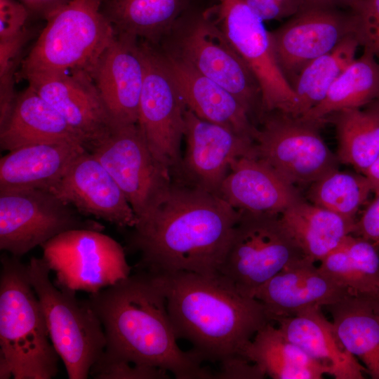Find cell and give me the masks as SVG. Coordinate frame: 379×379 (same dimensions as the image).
<instances>
[{
	"label": "cell",
	"instance_id": "cell-1",
	"mask_svg": "<svg viewBox=\"0 0 379 379\" xmlns=\"http://www.w3.org/2000/svg\"><path fill=\"white\" fill-rule=\"evenodd\" d=\"M240 214L221 197L173 180L131 228L128 246L140 255L135 270L219 273Z\"/></svg>",
	"mask_w": 379,
	"mask_h": 379
},
{
	"label": "cell",
	"instance_id": "cell-2",
	"mask_svg": "<svg viewBox=\"0 0 379 379\" xmlns=\"http://www.w3.org/2000/svg\"><path fill=\"white\" fill-rule=\"evenodd\" d=\"M106 338L101 355L161 368L178 379L215 378L191 351L182 350L165 296L150 274L135 270L117 283L89 293Z\"/></svg>",
	"mask_w": 379,
	"mask_h": 379
},
{
	"label": "cell",
	"instance_id": "cell-3",
	"mask_svg": "<svg viewBox=\"0 0 379 379\" xmlns=\"http://www.w3.org/2000/svg\"><path fill=\"white\" fill-rule=\"evenodd\" d=\"M150 274L165 296L178 339L190 342L202 362L222 365L244 357L255 333L272 322L261 302L220 272Z\"/></svg>",
	"mask_w": 379,
	"mask_h": 379
},
{
	"label": "cell",
	"instance_id": "cell-4",
	"mask_svg": "<svg viewBox=\"0 0 379 379\" xmlns=\"http://www.w3.org/2000/svg\"><path fill=\"white\" fill-rule=\"evenodd\" d=\"M0 260V379L54 378L60 357L27 265L7 253Z\"/></svg>",
	"mask_w": 379,
	"mask_h": 379
},
{
	"label": "cell",
	"instance_id": "cell-5",
	"mask_svg": "<svg viewBox=\"0 0 379 379\" xmlns=\"http://www.w3.org/2000/svg\"><path fill=\"white\" fill-rule=\"evenodd\" d=\"M211 6L196 2L157 46L233 94L258 126L263 114L260 85L216 23Z\"/></svg>",
	"mask_w": 379,
	"mask_h": 379
},
{
	"label": "cell",
	"instance_id": "cell-6",
	"mask_svg": "<svg viewBox=\"0 0 379 379\" xmlns=\"http://www.w3.org/2000/svg\"><path fill=\"white\" fill-rule=\"evenodd\" d=\"M102 0H71L47 23L17 77L33 74L91 73L103 51L115 36L102 12Z\"/></svg>",
	"mask_w": 379,
	"mask_h": 379
},
{
	"label": "cell",
	"instance_id": "cell-7",
	"mask_svg": "<svg viewBox=\"0 0 379 379\" xmlns=\"http://www.w3.org/2000/svg\"><path fill=\"white\" fill-rule=\"evenodd\" d=\"M27 265L51 340L68 378H88L106 345L99 317L88 299L79 300L76 291L51 281V270L42 258L32 257Z\"/></svg>",
	"mask_w": 379,
	"mask_h": 379
},
{
	"label": "cell",
	"instance_id": "cell-8",
	"mask_svg": "<svg viewBox=\"0 0 379 379\" xmlns=\"http://www.w3.org/2000/svg\"><path fill=\"white\" fill-rule=\"evenodd\" d=\"M240 213L220 273L254 297L261 286L304 255L279 214Z\"/></svg>",
	"mask_w": 379,
	"mask_h": 379
},
{
	"label": "cell",
	"instance_id": "cell-9",
	"mask_svg": "<svg viewBox=\"0 0 379 379\" xmlns=\"http://www.w3.org/2000/svg\"><path fill=\"white\" fill-rule=\"evenodd\" d=\"M259 124L254 140L257 158L289 183L311 185L337 169V156L319 133L321 124L272 111L263 114Z\"/></svg>",
	"mask_w": 379,
	"mask_h": 379
},
{
	"label": "cell",
	"instance_id": "cell-10",
	"mask_svg": "<svg viewBox=\"0 0 379 379\" xmlns=\"http://www.w3.org/2000/svg\"><path fill=\"white\" fill-rule=\"evenodd\" d=\"M138 45L145 72L137 124L154 157L178 181L186 106L157 46L141 40Z\"/></svg>",
	"mask_w": 379,
	"mask_h": 379
},
{
	"label": "cell",
	"instance_id": "cell-11",
	"mask_svg": "<svg viewBox=\"0 0 379 379\" xmlns=\"http://www.w3.org/2000/svg\"><path fill=\"white\" fill-rule=\"evenodd\" d=\"M82 215L49 190L0 191V249L20 258L69 230L102 231Z\"/></svg>",
	"mask_w": 379,
	"mask_h": 379
},
{
	"label": "cell",
	"instance_id": "cell-12",
	"mask_svg": "<svg viewBox=\"0 0 379 379\" xmlns=\"http://www.w3.org/2000/svg\"><path fill=\"white\" fill-rule=\"evenodd\" d=\"M41 246L55 284L76 291L95 293L131 274L124 248L99 230H69Z\"/></svg>",
	"mask_w": 379,
	"mask_h": 379
},
{
	"label": "cell",
	"instance_id": "cell-13",
	"mask_svg": "<svg viewBox=\"0 0 379 379\" xmlns=\"http://www.w3.org/2000/svg\"><path fill=\"white\" fill-rule=\"evenodd\" d=\"M214 2L211 8L216 23L260 85L263 114L281 111L292 114L296 95L278 65L264 21L244 0Z\"/></svg>",
	"mask_w": 379,
	"mask_h": 379
},
{
	"label": "cell",
	"instance_id": "cell-14",
	"mask_svg": "<svg viewBox=\"0 0 379 379\" xmlns=\"http://www.w3.org/2000/svg\"><path fill=\"white\" fill-rule=\"evenodd\" d=\"M124 193L136 218L155 208L173 179L156 160L138 124L114 127L90 151Z\"/></svg>",
	"mask_w": 379,
	"mask_h": 379
},
{
	"label": "cell",
	"instance_id": "cell-15",
	"mask_svg": "<svg viewBox=\"0 0 379 379\" xmlns=\"http://www.w3.org/2000/svg\"><path fill=\"white\" fill-rule=\"evenodd\" d=\"M357 12L321 6H303L281 26L270 32L278 65L292 85L304 67L355 35Z\"/></svg>",
	"mask_w": 379,
	"mask_h": 379
},
{
	"label": "cell",
	"instance_id": "cell-16",
	"mask_svg": "<svg viewBox=\"0 0 379 379\" xmlns=\"http://www.w3.org/2000/svg\"><path fill=\"white\" fill-rule=\"evenodd\" d=\"M186 149L178 182L219 196L231 163L241 157H256L255 142L234 131L200 119L186 108Z\"/></svg>",
	"mask_w": 379,
	"mask_h": 379
},
{
	"label": "cell",
	"instance_id": "cell-17",
	"mask_svg": "<svg viewBox=\"0 0 379 379\" xmlns=\"http://www.w3.org/2000/svg\"><path fill=\"white\" fill-rule=\"evenodd\" d=\"M23 79L65 119L85 142L88 151L114 128L89 74L41 73Z\"/></svg>",
	"mask_w": 379,
	"mask_h": 379
},
{
	"label": "cell",
	"instance_id": "cell-18",
	"mask_svg": "<svg viewBox=\"0 0 379 379\" xmlns=\"http://www.w3.org/2000/svg\"><path fill=\"white\" fill-rule=\"evenodd\" d=\"M49 190L81 214L119 228L134 227L137 218L124 193L98 158L86 150Z\"/></svg>",
	"mask_w": 379,
	"mask_h": 379
},
{
	"label": "cell",
	"instance_id": "cell-19",
	"mask_svg": "<svg viewBox=\"0 0 379 379\" xmlns=\"http://www.w3.org/2000/svg\"><path fill=\"white\" fill-rule=\"evenodd\" d=\"M144 72L138 40L115 34L91 73L114 127L138 123Z\"/></svg>",
	"mask_w": 379,
	"mask_h": 379
},
{
	"label": "cell",
	"instance_id": "cell-20",
	"mask_svg": "<svg viewBox=\"0 0 379 379\" xmlns=\"http://www.w3.org/2000/svg\"><path fill=\"white\" fill-rule=\"evenodd\" d=\"M350 293L304 256L286 265L253 296L272 322L312 307H326Z\"/></svg>",
	"mask_w": 379,
	"mask_h": 379
},
{
	"label": "cell",
	"instance_id": "cell-21",
	"mask_svg": "<svg viewBox=\"0 0 379 379\" xmlns=\"http://www.w3.org/2000/svg\"><path fill=\"white\" fill-rule=\"evenodd\" d=\"M155 46L187 109L201 119L225 126L254 142L258 126L233 94Z\"/></svg>",
	"mask_w": 379,
	"mask_h": 379
},
{
	"label": "cell",
	"instance_id": "cell-22",
	"mask_svg": "<svg viewBox=\"0 0 379 379\" xmlns=\"http://www.w3.org/2000/svg\"><path fill=\"white\" fill-rule=\"evenodd\" d=\"M219 196L239 211L276 214L303 199L295 185L253 157H241L231 163Z\"/></svg>",
	"mask_w": 379,
	"mask_h": 379
},
{
	"label": "cell",
	"instance_id": "cell-23",
	"mask_svg": "<svg viewBox=\"0 0 379 379\" xmlns=\"http://www.w3.org/2000/svg\"><path fill=\"white\" fill-rule=\"evenodd\" d=\"M86 150L79 144L55 142L9 151L0 159V191L49 190Z\"/></svg>",
	"mask_w": 379,
	"mask_h": 379
},
{
	"label": "cell",
	"instance_id": "cell-24",
	"mask_svg": "<svg viewBox=\"0 0 379 379\" xmlns=\"http://www.w3.org/2000/svg\"><path fill=\"white\" fill-rule=\"evenodd\" d=\"M275 321L286 338L326 367L328 375L335 379L364 378L366 368L343 345L332 321L324 317L321 307Z\"/></svg>",
	"mask_w": 379,
	"mask_h": 379
},
{
	"label": "cell",
	"instance_id": "cell-25",
	"mask_svg": "<svg viewBox=\"0 0 379 379\" xmlns=\"http://www.w3.org/2000/svg\"><path fill=\"white\" fill-rule=\"evenodd\" d=\"M55 142L79 144L88 149L65 119L28 86L17 95L11 116L0 128L1 149L9 152L27 145Z\"/></svg>",
	"mask_w": 379,
	"mask_h": 379
},
{
	"label": "cell",
	"instance_id": "cell-26",
	"mask_svg": "<svg viewBox=\"0 0 379 379\" xmlns=\"http://www.w3.org/2000/svg\"><path fill=\"white\" fill-rule=\"evenodd\" d=\"M196 0H104L102 12L116 34L157 45Z\"/></svg>",
	"mask_w": 379,
	"mask_h": 379
},
{
	"label": "cell",
	"instance_id": "cell-27",
	"mask_svg": "<svg viewBox=\"0 0 379 379\" xmlns=\"http://www.w3.org/2000/svg\"><path fill=\"white\" fill-rule=\"evenodd\" d=\"M326 307L343 345L379 379V311L371 298L350 293Z\"/></svg>",
	"mask_w": 379,
	"mask_h": 379
},
{
	"label": "cell",
	"instance_id": "cell-28",
	"mask_svg": "<svg viewBox=\"0 0 379 379\" xmlns=\"http://www.w3.org/2000/svg\"><path fill=\"white\" fill-rule=\"evenodd\" d=\"M279 219L303 255L314 262L352 234L356 222L304 199L281 212Z\"/></svg>",
	"mask_w": 379,
	"mask_h": 379
},
{
	"label": "cell",
	"instance_id": "cell-29",
	"mask_svg": "<svg viewBox=\"0 0 379 379\" xmlns=\"http://www.w3.org/2000/svg\"><path fill=\"white\" fill-rule=\"evenodd\" d=\"M244 357L273 379H321L328 370L291 342L272 322L262 327Z\"/></svg>",
	"mask_w": 379,
	"mask_h": 379
},
{
	"label": "cell",
	"instance_id": "cell-30",
	"mask_svg": "<svg viewBox=\"0 0 379 379\" xmlns=\"http://www.w3.org/2000/svg\"><path fill=\"white\" fill-rule=\"evenodd\" d=\"M319 269L351 294L369 295L379 288V248L348 234L321 261Z\"/></svg>",
	"mask_w": 379,
	"mask_h": 379
},
{
	"label": "cell",
	"instance_id": "cell-31",
	"mask_svg": "<svg viewBox=\"0 0 379 379\" xmlns=\"http://www.w3.org/2000/svg\"><path fill=\"white\" fill-rule=\"evenodd\" d=\"M379 97V62L368 51L337 78L325 98L300 117L324 124L329 115L346 109L366 107Z\"/></svg>",
	"mask_w": 379,
	"mask_h": 379
},
{
	"label": "cell",
	"instance_id": "cell-32",
	"mask_svg": "<svg viewBox=\"0 0 379 379\" xmlns=\"http://www.w3.org/2000/svg\"><path fill=\"white\" fill-rule=\"evenodd\" d=\"M338 138V161L364 174L379 157V108L370 103L365 109H346L327 117Z\"/></svg>",
	"mask_w": 379,
	"mask_h": 379
},
{
	"label": "cell",
	"instance_id": "cell-33",
	"mask_svg": "<svg viewBox=\"0 0 379 379\" xmlns=\"http://www.w3.org/2000/svg\"><path fill=\"white\" fill-rule=\"evenodd\" d=\"M359 46L355 35H350L304 67L292 85L297 98L293 117L302 116L325 98L331 85L355 60Z\"/></svg>",
	"mask_w": 379,
	"mask_h": 379
},
{
	"label": "cell",
	"instance_id": "cell-34",
	"mask_svg": "<svg viewBox=\"0 0 379 379\" xmlns=\"http://www.w3.org/2000/svg\"><path fill=\"white\" fill-rule=\"evenodd\" d=\"M373 192L367 178L359 173L333 170L312 182L307 191L310 203L355 220V215Z\"/></svg>",
	"mask_w": 379,
	"mask_h": 379
},
{
	"label": "cell",
	"instance_id": "cell-35",
	"mask_svg": "<svg viewBox=\"0 0 379 379\" xmlns=\"http://www.w3.org/2000/svg\"><path fill=\"white\" fill-rule=\"evenodd\" d=\"M169 373L159 368L136 364L101 355L90 375L96 379H165Z\"/></svg>",
	"mask_w": 379,
	"mask_h": 379
},
{
	"label": "cell",
	"instance_id": "cell-36",
	"mask_svg": "<svg viewBox=\"0 0 379 379\" xmlns=\"http://www.w3.org/2000/svg\"><path fill=\"white\" fill-rule=\"evenodd\" d=\"M358 13L355 36L359 46L379 62V0H366Z\"/></svg>",
	"mask_w": 379,
	"mask_h": 379
},
{
	"label": "cell",
	"instance_id": "cell-37",
	"mask_svg": "<svg viewBox=\"0 0 379 379\" xmlns=\"http://www.w3.org/2000/svg\"><path fill=\"white\" fill-rule=\"evenodd\" d=\"M29 15V11L20 1L0 0V40L20 33Z\"/></svg>",
	"mask_w": 379,
	"mask_h": 379
},
{
	"label": "cell",
	"instance_id": "cell-38",
	"mask_svg": "<svg viewBox=\"0 0 379 379\" xmlns=\"http://www.w3.org/2000/svg\"><path fill=\"white\" fill-rule=\"evenodd\" d=\"M263 21L292 17L304 6V0H244Z\"/></svg>",
	"mask_w": 379,
	"mask_h": 379
},
{
	"label": "cell",
	"instance_id": "cell-39",
	"mask_svg": "<svg viewBox=\"0 0 379 379\" xmlns=\"http://www.w3.org/2000/svg\"><path fill=\"white\" fill-rule=\"evenodd\" d=\"M29 32L25 28L14 36L0 40V77L15 74L21 50L29 37Z\"/></svg>",
	"mask_w": 379,
	"mask_h": 379
},
{
	"label": "cell",
	"instance_id": "cell-40",
	"mask_svg": "<svg viewBox=\"0 0 379 379\" xmlns=\"http://www.w3.org/2000/svg\"><path fill=\"white\" fill-rule=\"evenodd\" d=\"M356 220L352 234L363 237L379 248V194Z\"/></svg>",
	"mask_w": 379,
	"mask_h": 379
},
{
	"label": "cell",
	"instance_id": "cell-41",
	"mask_svg": "<svg viewBox=\"0 0 379 379\" xmlns=\"http://www.w3.org/2000/svg\"><path fill=\"white\" fill-rule=\"evenodd\" d=\"M29 11V15L47 20L51 15L71 0H19Z\"/></svg>",
	"mask_w": 379,
	"mask_h": 379
},
{
	"label": "cell",
	"instance_id": "cell-42",
	"mask_svg": "<svg viewBox=\"0 0 379 379\" xmlns=\"http://www.w3.org/2000/svg\"><path fill=\"white\" fill-rule=\"evenodd\" d=\"M368 180L373 192L379 194V157L369 166L364 174Z\"/></svg>",
	"mask_w": 379,
	"mask_h": 379
},
{
	"label": "cell",
	"instance_id": "cell-43",
	"mask_svg": "<svg viewBox=\"0 0 379 379\" xmlns=\"http://www.w3.org/2000/svg\"><path fill=\"white\" fill-rule=\"evenodd\" d=\"M329 6L328 5V0H304L303 6Z\"/></svg>",
	"mask_w": 379,
	"mask_h": 379
},
{
	"label": "cell",
	"instance_id": "cell-44",
	"mask_svg": "<svg viewBox=\"0 0 379 379\" xmlns=\"http://www.w3.org/2000/svg\"><path fill=\"white\" fill-rule=\"evenodd\" d=\"M369 296L374 304L375 305L376 307L378 308L379 311V288L378 290L373 294L368 295Z\"/></svg>",
	"mask_w": 379,
	"mask_h": 379
},
{
	"label": "cell",
	"instance_id": "cell-45",
	"mask_svg": "<svg viewBox=\"0 0 379 379\" xmlns=\"http://www.w3.org/2000/svg\"><path fill=\"white\" fill-rule=\"evenodd\" d=\"M371 103H373L374 105L379 108V97Z\"/></svg>",
	"mask_w": 379,
	"mask_h": 379
},
{
	"label": "cell",
	"instance_id": "cell-46",
	"mask_svg": "<svg viewBox=\"0 0 379 379\" xmlns=\"http://www.w3.org/2000/svg\"><path fill=\"white\" fill-rule=\"evenodd\" d=\"M104 1V0H102V1Z\"/></svg>",
	"mask_w": 379,
	"mask_h": 379
}]
</instances>
